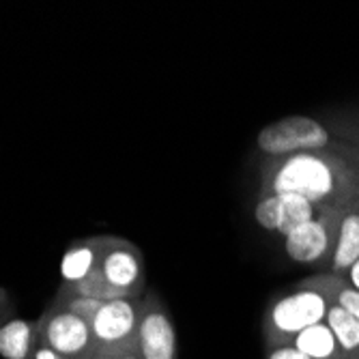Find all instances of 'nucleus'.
Wrapping results in <instances>:
<instances>
[{"label": "nucleus", "mask_w": 359, "mask_h": 359, "mask_svg": "<svg viewBox=\"0 0 359 359\" xmlns=\"http://www.w3.org/2000/svg\"><path fill=\"white\" fill-rule=\"evenodd\" d=\"M359 179L344 159L323 151L278 157L265 168L260 196L295 194L320 209H342L355 201Z\"/></svg>", "instance_id": "nucleus-1"}, {"label": "nucleus", "mask_w": 359, "mask_h": 359, "mask_svg": "<svg viewBox=\"0 0 359 359\" xmlns=\"http://www.w3.org/2000/svg\"><path fill=\"white\" fill-rule=\"evenodd\" d=\"M332 302L314 288L299 286L297 290L273 302L265 314V340L267 346H282L290 344L292 338L304 330L312 327L316 323H323L327 316Z\"/></svg>", "instance_id": "nucleus-2"}, {"label": "nucleus", "mask_w": 359, "mask_h": 359, "mask_svg": "<svg viewBox=\"0 0 359 359\" xmlns=\"http://www.w3.org/2000/svg\"><path fill=\"white\" fill-rule=\"evenodd\" d=\"M330 144V132L323 123L310 116H284L260 129L256 147L273 159L297 153L323 151Z\"/></svg>", "instance_id": "nucleus-3"}, {"label": "nucleus", "mask_w": 359, "mask_h": 359, "mask_svg": "<svg viewBox=\"0 0 359 359\" xmlns=\"http://www.w3.org/2000/svg\"><path fill=\"white\" fill-rule=\"evenodd\" d=\"M39 342L67 359L95 357L90 323L54 302L39 318Z\"/></svg>", "instance_id": "nucleus-4"}, {"label": "nucleus", "mask_w": 359, "mask_h": 359, "mask_svg": "<svg viewBox=\"0 0 359 359\" xmlns=\"http://www.w3.org/2000/svg\"><path fill=\"white\" fill-rule=\"evenodd\" d=\"M142 297H123L104 302L90 320L95 355H108L125 348H136V332Z\"/></svg>", "instance_id": "nucleus-5"}, {"label": "nucleus", "mask_w": 359, "mask_h": 359, "mask_svg": "<svg viewBox=\"0 0 359 359\" xmlns=\"http://www.w3.org/2000/svg\"><path fill=\"white\" fill-rule=\"evenodd\" d=\"M104 282L121 292L123 297H140L147 282V267L142 252L136 243L106 235L100 267H97Z\"/></svg>", "instance_id": "nucleus-6"}, {"label": "nucleus", "mask_w": 359, "mask_h": 359, "mask_svg": "<svg viewBox=\"0 0 359 359\" xmlns=\"http://www.w3.org/2000/svg\"><path fill=\"white\" fill-rule=\"evenodd\" d=\"M342 217L338 209H325L318 217L302 224L284 237V250L290 260L302 265H314L334 252L336 235Z\"/></svg>", "instance_id": "nucleus-7"}, {"label": "nucleus", "mask_w": 359, "mask_h": 359, "mask_svg": "<svg viewBox=\"0 0 359 359\" xmlns=\"http://www.w3.org/2000/svg\"><path fill=\"white\" fill-rule=\"evenodd\" d=\"M136 351L142 359H179L172 318L164 302L157 295L142 297L136 332Z\"/></svg>", "instance_id": "nucleus-8"}, {"label": "nucleus", "mask_w": 359, "mask_h": 359, "mask_svg": "<svg viewBox=\"0 0 359 359\" xmlns=\"http://www.w3.org/2000/svg\"><path fill=\"white\" fill-rule=\"evenodd\" d=\"M320 207L295 194H265L260 196L254 207V219L269 233L288 235L302 224L318 217Z\"/></svg>", "instance_id": "nucleus-9"}, {"label": "nucleus", "mask_w": 359, "mask_h": 359, "mask_svg": "<svg viewBox=\"0 0 359 359\" xmlns=\"http://www.w3.org/2000/svg\"><path fill=\"white\" fill-rule=\"evenodd\" d=\"M104 241H106V235L86 237V239L74 241L67 248V252L62 254V260H60L62 284H67V286L78 284L97 271V267H100V258H102V250H104Z\"/></svg>", "instance_id": "nucleus-10"}, {"label": "nucleus", "mask_w": 359, "mask_h": 359, "mask_svg": "<svg viewBox=\"0 0 359 359\" xmlns=\"http://www.w3.org/2000/svg\"><path fill=\"white\" fill-rule=\"evenodd\" d=\"M39 348V318H9L0 327V357L3 359H35Z\"/></svg>", "instance_id": "nucleus-11"}, {"label": "nucleus", "mask_w": 359, "mask_h": 359, "mask_svg": "<svg viewBox=\"0 0 359 359\" xmlns=\"http://www.w3.org/2000/svg\"><path fill=\"white\" fill-rule=\"evenodd\" d=\"M359 260V211H348L336 235V245L332 252V269L334 273L348 271Z\"/></svg>", "instance_id": "nucleus-12"}, {"label": "nucleus", "mask_w": 359, "mask_h": 359, "mask_svg": "<svg viewBox=\"0 0 359 359\" xmlns=\"http://www.w3.org/2000/svg\"><path fill=\"white\" fill-rule=\"evenodd\" d=\"M295 348H299L304 355L310 359H344L346 355L342 353L334 332L327 327V323H316L312 327L304 330L297 334L290 342Z\"/></svg>", "instance_id": "nucleus-13"}, {"label": "nucleus", "mask_w": 359, "mask_h": 359, "mask_svg": "<svg viewBox=\"0 0 359 359\" xmlns=\"http://www.w3.org/2000/svg\"><path fill=\"white\" fill-rule=\"evenodd\" d=\"M325 323L334 332L344 355H353L359 351V320L348 310L338 304H332L327 316H325Z\"/></svg>", "instance_id": "nucleus-14"}, {"label": "nucleus", "mask_w": 359, "mask_h": 359, "mask_svg": "<svg viewBox=\"0 0 359 359\" xmlns=\"http://www.w3.org/2000/svg\"><path fill=\"white\" fill-rule=\"evenodd\" d=\"M330 299H332V304H338L344 310H348L359 320V290L351 288L348 284H344L342 280L336 278L332 292H330Z\"/></svg>", "instance_id": "nucleus-15"}, {"label": "nucleus", "mask_w": 359, "mask_h": 359, "mask_svg": "<svg viewBox=\"0 0 359 359\" xmlns=\"http://www.w3.org/2000/svg\"><path fill=\"white\" fill-rule=\"evenodd\" d=\"M267 359H310L308 355H304L299 348H295L292 344H282V346H273L267 353Z\"/></svg>", "instance_id": "nucleus-16"}, {"label": "nucleus", "mask_w": 359, "mask_h": 359, "mask_svg": "<svg viewBox=\"0 0 359 359\" xmlns=\"http://www.w3.org/2000/svg\"><path fill=\"white\" fill-rule=\"evenodd\" d=\"M15 316V306H13V299L9 297V292L5 288H0V327Z\"/></svg>", "instance_id": "nucleus-17"}, {"label": "nucleus", "mask_w": 359, "mask_h": 359, "mask_svg": "<svg viewBox=\"0 0 359 359\" xmlns=\"http://www.w3.org/2000/svg\"><path fill=\"white\" fill-rule=\"evenodd\" d=\"M93 359H142V357L136 348H125V351H116L108 355H95Z\"/></svg>", "instance_id": "nucleus-18"}, {"label": "nucleus", "mask_w": 359, "mask_h": 359, "mask_svg": "<svg viewBox=\"0 0 359 359\" xmlns=\"http://www.w3.org/2000/svg\"><path fill=\"white\" fill-rule=\"evenodd\" d=\"M35 359H67V357L58 355L56 351H52V348H48V346H43V344L39 342V348H37V355H35Z\"/></svg>", "instance_id": "nucleus-19"}, {"label": "nucleus", "mask_w": 359, "mask_h": 359, "mask_svg": "<svg viewBox=\"0 0 359 359\" xmlns=\"http://www.w3.org/2000/svg\"><path fill=\"white\" fill-rule=\"evenodd\" d=\"M346 273H348V286L355 288V290H359V260H357V263Z\"/></svg>", "instance_id": "nucleus-20"}, {"label": "nucleus", "mask_w": 359, "mask_h": 359, "mask_svg": "<svg viewBox=\"0 0 359 359\" xmlns=\"http://www.w3.org/2000/svg\"><path fill=\"white\" fill-rule=\"evenodd\" d=\"M346 357H351V359H359V351H357V353H353V355H346Z\"/></svg>", "instance_id": "nucleus-21"}, {"label": "nucleus", "mask_w": 359, "mask_h": 359, "mask_svg": "<svg viewBox=\"0 0 359 359\" xmlns=\"http://www.w3.org/2000/svg\"><path fill=\"white\" fill-rule=\"evenodd\" d=\"M344 359H351V357H344Z\"/></svg>", "instance_id": "nucleus-22"}]
</instances>
